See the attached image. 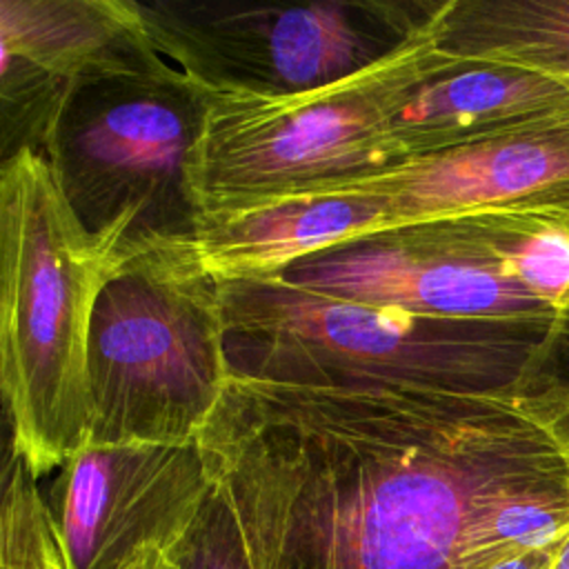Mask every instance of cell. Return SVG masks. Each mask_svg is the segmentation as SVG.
I'll list each match as a JSON object with an SVG mask.
<instances>
[{"mask_svg": "<svg viewBox=\"0 0 569 569\" xmlns=\"http://www.w3.org/2000/svg\"><path fill=\"white\" fill-rule=\"evenodd\" d=\"M569 111V89L542 76L460 60L425 82L393 122L402 153L422 156L482 142L533 120Z\"/></svg>", "mask_w": 569, "mask_h": 569, "instance_id": "13", "label": "cell"}, {"mask_svg": "<svg viewBox=\"0 0 569 569\" xmlns=\"http://www.w3.org/2000/svg\"><path fill=\"white\" fill-rule=\"evenodd\" d=\"M440 4L158 2L140 4V13L156 51L207 93H293L331 84L385 58Z\"/></svg>", "mask_w": 569, "mask_h": 569, "instance_id": "7", "label": "cell"}, {"mask_svg": "<svg viewBox=\"0 0 569 569\" xmlns=\"http://www.w3.org/2000/svg\"><path fill=\"white\" fill-rule=\"evenodd\" d=\"M553 569H569V533H567V538L560 542V547L556 551Z\"/></svg>", "mask_w": 569, "mask_h": 569, "instance_id": "20", "label": "cell"}, {"mask_svg": "<svg viewBox=\"0 0 569 569\" xmlns=\"http://www.w3.org/2000/svg\"><path fill=\"white\" fill-rule=\"evenodd\" d=\"M373 64L293 93H209L187 160L198 220L382 171L402 153L393 122L458 58L438 44V16ZM198 224V222H196Z\"/></svg>", "mask_w": 569, "mask_h": 569, "instance_id": "4", "label": "cell"}, {"mask_svg": "<svg viewBox=\"0 0 569 569\" xmlns=\"http://www.w3.org/2000/svg\"><path fill=\"white\" fill-rule=\"evenodd\" d=\"M0 58L2 158L18 149L44 153L80 82L167 62L140 4L129 0H2Z\"/></svg>", "mask_w": 569, "mask_h": 569, "instance_id": "10", "label": "cell"}, {"mask_svg": "<svg viewBox=\"0 0 569 569\" xmlns=\"http://www.w3.org/2000/svg\"><path fill=\"white\" fill-rule=\"evenodd\" d=\"M558 547H500L469 558L462 569H553Z\"/></svg>", "mask_w": 569, "mask_h": 569, "instance_id": "19", "label": "cell"}, {"mask_svg": "<svg viewBox=\"0 0 569 569\" xmlns=\"http://www.w3.org/2000/svg\"><path fill=\"white\" fill-rule=\"evenodd\" d=\"M0 273L9 442L38 478L87 445L89 329L109 262L33 149L2 158Z\"/></svg>", "mask_w": 569, "mask_h": 569, "instance_id": "2", "label": "cell"}, {"mask_svg": "<svg viewBox=\"0 0 569 569\" xmlns=\"http://www.w3.org/2000/svg\"><path fill=\"white\" fill-rule=\"evenodd\" d=\"M458 220L536 300L556 313L569 307V218L500 211Z\"/></svg>", "mask_w": 569, "mask_h": 569, "instance_id": "15", "label": "cell"}, {"mask_svg": "<svg viewBox=\"0 0 569 569\" xmlns=\"http://www.w3.org/2000/svg\"><path fill=\"white\" fill-rule=\"evenodd\" d=\"M0 569H76L36 473L11 442L2 469Z\"/></svg>", "mask_w": 569, "mask_h": 569, "instance_id": "16", "label": "cell"}, {"mask_svg": "<svg viewBox=\"0 0 569 569\" xmlns=\"http://www.w3.org/2000/svg\"><path fill=\"white\" fill-rule=\"evenodd\" d=\"M511 398L569 462V307L556 316Z\"/></svg>", "mask_w": 569, "mask_h": 569, "instance_id": "17", "label": "cell"}, {"mask_svg": "<svg viewBox=\"0 0 569 569\" xmlns=\"http://www.w3.org/2000/svg\"><path fill=\"white\" fill-rule=\"evenodd\" d=\"M293 287L420 316L553 320L458 218L402 224L318 251L282 276Z\"/></svg>", "mask_w": 569, "mask_h": 569, "instance_id": "9", "label": "cell"}, {"mask_svg": "<svg viewBox=\"0 0 569 569\" xmlns=\"http://www.w3.org/2000/svg\"><path fill=\"white\" fill-rule=\"evenodd\" d=\"M176 569H251L236 518L216 487L178 549Z\"/></svg>", "mask_w": 569, "mask_h": 569, "instance_id": "18", "label": "cell"}, {"mask_svg": "<svg viewBox=\"0 0 569 569\" xmlns=\"http://www.w3.org/2000/svg\"><path fill=\"white\" fill-rule=\"evenodd\" d=\"M296 196L376 198L398 227L500 211L569 218V111Z\"/></svg>", "mask_w": 569, "mask_h": 569, "instance_id": "11", "label": "cell"}, {"mask_svg": "<svg viewBox=\"0 0 569 569\" xmlns=\"http://www.w3.org/2000/svg\"><path fill=\"white\" fill-rule=\"evenodd\" d=\"M198 447L251 569H462L500 500L569 476L507 393L229 373Z\"/></svg>", "mask_w": 569, "mask_h": 569, "instance_id": "1", "label": "cell"}, {"mask_svg": "<svg viewBox=\"0 0 569 569\" xmlns=\"http://www.w3.org/2000/svg\"><path fill=\"white\" fill-rule=\"evenodd\" d=\"M213 491L198 442L84 445L51 487L76 569H176Z\"/></svg>", "mask_w": 569, "mask_h": 569, "instance_id": "8", "label": "cell"}, {"mask_svg": "<svg viewBox=\"0 0 569 569\" xmlns=\"http://www.w3.org/2000/svg\"><path fill=\"white\" fill-rule=\"evenodd\" d=\"M218 284L229 371L278 382L511 396L556 320L420 316L282 278Z\"/></svg>", "mask_w": 569, "mask_h": 569, "instance_id": "3", "label": "cell"}, {"mask_svg": "<svg viewBox=\"0 0 569 569\" xmlns=\"http://www.w3.org/2000/svg\"><path fill=\"white\" fill-rule=\"evenodd\" d=\"M438 44L453 58L522 69L569 89V0H445Z\"/></svg>", "mask_w": 569, "mask_h": 569, "instance_id": "14", "label": "cell"}, {"mask_svg": "<svg viewBox=\"0 0 569 569\" xmlns=\"http://www.w3.org/2000/svg\"><path fill=\"white\" fill-rule=\"evenodd\" d=\"M207 98L164 62L84 80L64 102L42 156L109 269L156 242L193 236L187 160Z\"/></svg>", "mask_w": 569, "mask_h": 569, "instance_id": "6", "label": "cell"}, {"mask_svg": "<svg viewBox=\"0 0 569 569\" xmlns=\"http://www.w3.org/2000/svg\"><path fill=\"white\" fill-rule=\"evenodd\" d=\"M89 445H189L229 378L220 284L191 238L116 262L89 329Z\"/></svg>", "mask_w": 569, "mask_h": 569, "instance_id": "5", "label": "cell"}, {"mask_svg": "<svg viewBox=\"0 0 569 569\" xmlns=\"http://www.w3.org/2000/svg\"><path fill=\"white\" fill-rule=\"evenodd\" d=\"M398 227L385 202L367 196H289L198 220L191 242L218 282L278 278L296 262Z\"/></svg>", "mask_w": 569, "mask_h": 569, "instance_id": "12", "label": "cell"}]
</instances>
